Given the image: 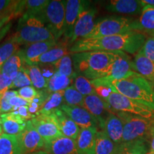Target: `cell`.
Wrapping results in <instances>:
<instances>
[{"instance_id": "43", "label": "cell", "mask_w": 154, "mask_h": 154, "mask_svg": "<svg viewBox=\"0 0 154 154\" xmlns=\"http://www.w3.org/2000/svg\"><path fill=\"white\" fill-rule=\"evenodd\" d=\"M38 65L39 66L40 69H41L42 76L46 79L49 80L56 72L54 66L51 63H41V64Z\"/></svg>"}, {"instance_id": "26", "label": "cell", "mask_w": 154, "mask_h": 154, "mask_svg": "<svg viewBox=\"0 0 154 154\" xmlns=\"http://www.w3.org/2000/svg\"><path fill=\"white\" fill-rule=\"evenodd\" d=\"M24 65V60L21 53V50H19L18 52L11 56L8 60L4 63L0 69V72L13 82L19 71Z\"/></svg>"}, {"instance_id": "11", "label": "cell", "mask_w": 154, "mask_h": 154, "mask_svg": "<svg viewBox=\"0 0 154 154\" xmlns=\"http://www.w3.org/2000/svg\"><path fill=\"white\" fill-rule=\"evenodd\" d=\"M96 13L97 9L95 7H89V5L81 11L74 26L73 35L70 41L71 44L79 39L85 38L86 36L89 34L96 23Z\"/></svg>"}, {"instance_id": "40", "label": "cell", "mask_w": 154, "mask_h": 154, "mask_svg": "<svg viewBox=\"0 0 154 154\" xmlns=\"http://www.w3.org/2000/svg\"><path fill=\"white\" fill-rule=\"evenodd\" d=\"M140 51L147 59L154 63V35L147 36Z\"/></svg>"}, {"instance_id": "46", "label": "cell", "mask_w": 154, "mask_h": 154, "mask_svg": "<svg viewBox=\"0 0 154 154\" xmlns=\"http://www.w3.org/2000/svg\"><path fill=\"white\" fill-rule=\"evenodd\" d=\"M12 17L9 15L8 13L4 11L2 13L0 14V31L2 29L4 26H6V24H9L11 20H12Z\"/></svg>"}, {"instance_id": "35", "label": "cell", "mask_w": 154, "mask_h": 154, "mask_svg": "<svg viewBox=\"0 0 154 154\" xmlns=\"http://www.w3.org/2000/svg\"><path fill=\"white\" fill-rule=\"evenodd\" d=\"M84 96L81 94L74 86H70L63 91V101L71 106L83 107Z\"/></svg>"}, {"instance_id": "45", "label": "cell", "mask_w": 154, "mask_h": 154, "mask_svg": "<svg viewBox=\"0 0 154 154\" xmlns=\"http://www.w3.org/2000/svg\"><path fill=\"white\" fill-rule=\"evenodd\" d=\"M12 112L15 113V114L19 115L21 118H22L26 121L31 120V119L35 118L36 117V115H32L29 113V106L19 107L18 110L12 111Z\"/></svg>"}, {"instance_id": "3", "label": "cell", "mask_w": 154, "mask_h": 154, "mask_svg": "<svg viewBox=\"0 0 154 154\" xmlns=\"http://www.w3.org/2000/svg\"><path fill=\"white\" fill-rule=\"evenodd\" d=\"M113 92L146 106L154 111V88L141 75L135 72L131 76L111 84Z\"/></svg>"}, {"instance_id": "32", "label": "cell", "mask_w": 154, "mask_h": 154, "mask_svg": "<svg viewBox=\"0 0 154 154\" xmlns=\"http://www.w3.org/2000/svg\"><path fill=\"white\" fill-rule=\"evenodd\" d=\"M19 47L20 45L11 36L0 45V69L11 56L18 52Z\"/></svg>"}, {"instance_id": "5", "label": "cell", "mask_w": 154, "mask_h": 154, "mask_svg": "<svg viewBox=\"0 0 154 154\" xmlns=\"http://www.w3.org/2000/svg\"><path fill=\"white\" fill-rule=\"evenodd\" d=\"M114 113L123 122L122 143L139 140L148 141L150 133L154 126V120L119 111H114Z\"/></svg>"}, {"instance_id": "16", "label": "cell", "mask_w": 154, "mask_h": 154, "mask_svg": "<svg viewBox=\"0 0 154 154\" xmlns=\"http://www.w3.org/2000/svg\"><path fill=\"white\" fill-rule=\"evenodd\" d=\"M57 44L56 41H47L26 45L24 49H20L25 64L37 65L38 58L52 49Z\"/></svg>"}, {"instance_id": "8", "label": "cell", "mask_w": 154, "mask_h": 154, "mask_svg": "<svg viewBox=\"0 0 154 154\" xmlns=\"http://www.w3.org/2000/svg\"><path fill=\"white\" fill-rule=\"evenodd\" d=\"M104 101L115 111L131 113L154 120V111L152 109L117 92H111Z\"/></svg>"}, {"instance_id": "1", "label": "cell", "mask_w": 154, "mask_h": 154, "mask_svg": "<svg viewBox=\"0 0 154 154\" xmlns=\"http://www.w3.org/2000/svg\"><path fill=\"white\" fill-rule=\"evenodd\" d=\"M147 36L131 31L126 33L100 38H82L75 42L69 48L70 54L86 51H123L135 54L143 47Z\"/></svg>"}, {"instance_id": "15", "label": "cell", "mask_w": 154, "mask_h": 154, "mask_svg": "<svg viewBox=\"0 0 154 154\" xmlns=\"http://www.w3.org/2000/svg\"><path fill=\"white\" fill-rule=\"evenodd\" d=\"M59 109L62 110L80 128L90 127L99 128V123L88 111L80 106H71L63 103Z\"/></svg>"}, {"instance_id": "42", "label": "cell", "mask_w": 154, "mask_h": 154, "mask_svg": "<svg viewBox=\"0 0 154 154\" xmlns=\"http://www.w3.org/2000/svg\"><path fill=\"white\" fill-rule=\"evenodd\" d=\"M29 102L26 101V100L22 99V98H21L18 95L11 98L10 100H9V104L13 107L12 111H17L19 107L29 106Z\"/></svg>"}, {"instance_id": "4", "label": "cell", "mask_w": 154, "mask_h": 154, "mask_svg": "<svg viewBox=\"0 0 154 154\" xmlns=\"http://www.w3.org/2000/svg\"><path fill=\"white\" fill-rule=\"evenodd\" d=\"M11 37L20 46L41 42L56 41L52 33L41 19L34 15L26 14H24L19 18L16 32Z\"/></svg>"}, {"instance_id": "48", "label": "cell", "mask_w": 154, "mask_h": 154, "mask_svg": "<svg viewBox=\"0 0 154 154\" xmlns=\"http://www.w3.org/2000/svg\"><path fill=\"white\" fill-rule=\"evenodd\" d=\"M11 2V1L10 0H0V14L2 13L9 7Z\"/></svg>"}, {"instance_id": "17", "label": "cell", "mask_w": 154, "mask_h": 154, "mask_svg": "<svg viewBox=\"0 0 154 154\" xmlns=\"http://www.w3.org/2000/svg\"><path fill=\"white\" fill-rule=\"evenodd\" d=\"M98 128H81L76 140L79 154H95L96 136Z\"/></svg>"}, {"instance_id": "7", "label": "cell", "mask_w": 154, "mask_h": 154, "mask_svg": "<svg viewBox=\"0 0 154 154\" xmlns=\"http://www.w3.org/2000/svg\"><path fill=\"white\" fill-rule=\"evenodd\" d=\"M37 17L45 24L56 41L63 35L65 22V1L52 0Z\"/></svg>"}, {"instance_id": "41", "label": "cell", "mask_w": 154, "mask_h": 154, "mask_svg": "<svg viewBox=\"0 0 154 154\" xmlns=\"http://www.w3.org/2000/svg\"><path fill=\"white\" fill-rule=\"evenodd\" d=\"M38 91L34 86H29L22 88L18 91V96L31 103L34 98L37 96Z\"/></svg>"}, {"instance_id": "10", "label": "cell", "mask_w": 154, "mask_h": 154, "mask_svg": "<svg viewBox=\"0 0 154 154\" xmlns=\"http://www.w3.org/2000/svg\"><path fill=\"white\" fill-rule=\"evenodd\" d=\"M22 154H32L44 149L45 142L36 131L30 120L26 121V127L17 136Z\"/></svg>"}, {"instance_id": "19", "label": "cell", "mask_w": 154, "mask_h": 154, "mask_svg": "<svg viewBox=\"0 0 154 154\" xmlns=\"http://www.w3.org/2000/svg\"><path fill=\"white\" fill-rule=\"evenodd\" d=\"M133 31L141 32L146 36L154 35V7L145 5L138 19L132 24Z\"/></svg>"}, {"instance_id": "53", "label": "cell", "mask_w": 154, "mask_h": 154, "mask_svg": "<svg viewBox=\"0 0 154 154\" xmlns=\"http://www.w3.org/2000/svg\"><path fill=\"white\" fill-rule=\"evenodd\" d=\"M2 124H1V119H0V136L3 134L2 133Z\"/></svg>"}, {"instance_id": "25", "label": "cell", "mask_w": 154, "mask_h": 154, "mask_svg": "<svg viewBox=\"0 0 154 154\" xmlns=\"http://www.w3.org/2000/svg\"><path fill=\"white\" fill-rule=\"evenodd\" d=\"M70 43L64 38L57 44L52 49L42 54L38 59V64L41 63H53L61 59L64 56L70 54L69 51V46Z\"/></svg>"}, {"instance_id": "31", "label": "cell", "mask_w": 154, "mask_h": 154, "mask_svg": "<svg viewBox=\"0 0 154 154\" xmlns=\"http://www.w3.org/2000/svg\"><path fill=\"white\" fill-rule=\"evenodd\" d=\"M25 68L32 82V85L38 90L47 89L48 86V81L42 76L41 69L38 65H26L25 64Z\"/></svg>"}, {"instance_id": "51", "label": "cell", "mask_w": 154, "mask_h": 154, "mask_svg": "<svg viewBox=\"0 0 154 154\" xmlns=\"http://www.w3.org/2000/svg\"><path fill=\"white\" fill-rule=\"evenodd\" d=\"M29 106L33 107V108H34V109H38V110H39V109H40L39 104H38V103H34V102H32V101L29 103Z\"/></svg>"}, {"instance_id": "28", "label": "cell", "mask_w": 154, "mask_h": 154, "mask_svg": "<svg viewBox=\"0 0 154 154\" xmlns=\"http://www.w3.org/2000/svg\"><path fill=\"white\" fill-rule=\"evenodd\" d=\"M63 91H60L50 94L40 107L38 114L49 115L56 109H59L63 102Z\"/></svg>"}, {"instance_id": "20", "label": "cell", "mask_w": 154, "mask_h": 154, "mask_svg": "<svg viewBox=\"0 0 154 154\" xmlns=\"http://www.w3.org/2000/svg\"><path fill=\"white\" fill-rule=\"evenodd\" d=\"M143 8L138 0H112L106 6V9L110 12L129 15L141 14Z\"/></svg>"}, {"instance_id": "44", "label": "cell", "mask_w": 154, "mask_h": 154, "mask_svg": "<svg viewBox=\"0 0 154 154\" xmlns=\"http://www.w3.org/2000/svg\"><path fill=\"white\" fill-rule=\"evenodd\" d=\"M12 81L7 78L0 72V98L7 91H9Z\"/></svg>"}, {"instance_id": "23", "label": "cell", "mask_w": 154, "mask_h": 154, "mask_svg": "<svg viewBox=\"0 0 154 154\" xmlns=\"http://www.w3.org/2000/svg\"><path fill=\"white\" fill-rule=\"evenodd\" d=\"M0 119L4 134L17 136L26 127V121L12 111L1 114Z\"/></svg>"}, {"instance_id": "27", "label": "cell", "mask_w": 154, "mask_h": 154, "mask_svg": "<svg viewBox=\"0 0 154 154\" xmlns=\"http://www.w3.org/2000/svg\"><path fill=\"white\" fill-rule=\"evenodd\" d=\"M120 146L113 143L103 130L98 131L96 136L95 154H119Z\"/></svg>"}, {"instance_id": "33", "label": "cell", "mask_w": 154, "mask_h": 154, "mask_svg": "<svg viewBox=\"0 0 154 154\" xmlns=\"http://www.w3.org/2000/svg\"><path fill=\"white\" fill-rule=\"evenodd\" d=\"M147 152L146 141L139 140L129 143H121L119 148V154H146Z\"/></svg>"}, {"instance_id": "54", "label": "cell", "mask_w": 154, "mask_h": 154, "mask_svg": "<svg viewBox=\"0 0 154 154\" xmlns=\"http://www.w3.org/2000/svg\"><path fill=\"white\" fill-rule=\"evenodd\" d=\"M146 154H154V151H149L147 152V153Z\"/></svg>"}, {"instance_id": "9", "label": "cell", "mask_w": 154, "mask_h": 154, "mask_svg": "<svg viewBox=\"0 0 154 154\" xmlns=\"http://www.w3.org/2000/svg\"><path fill=\"white\" fill-rule=\"evenodd\" d=\"M134 72L130 57L125 52H122L111 65L104 77L92 80L91 83L94 88L99 86L111 88V84L113 81L124 79L131 76Z\"/></svg>"}, {"instance_id": "13", "label": "cell", "mask_w": 154, "mask_h": 154, "mask_svg": "<svg viewBox=\"0 0 154 154\" xmlns=\"http://www.w3.org/2000/svg\"><path fill=\"white\" fill-rule=\"evenodd\" d=\"M83 108L95 117L101 130L109 113H114L110 106L96 94L84 96Z\"/></svg>"}, {"instance_id": "34", "label": "cell", "mask_w": 154, "mask_h": 154, "mask_svg": "<svg viewBox=\"0 0 154 154\" xmlns=\"http://www.w3.org/2000/svg\"><path fill=\"white\" fill-rule=\"evenodd\" d=\"M51 64L54 66L56 72H59L61 74L73 79H75L77 76V74L74 72L73 69L72 58L69 54L64 56Z\"/></svg>"}, {"instance_id": "12", "label": "cell", "mask_w": 154, "mask_h": 154, "mask_svg": "<svg viewBox=\"0 0 154 154\" xmlns=\"http://www.w3.org/2000/svg\"><path fill=\"white\" fill-rule=\"evenodd\" d=\"M30 121L45 143L63 136L52 113L49 115L38 114Z\"/></svg>"}, {"instance_id": "24", "label": "cell", "mask_w": 154, "mask_h": 154, "mask_svg": "<svg viewBox=\"0 0 154 154\" xmlns=\"http://www.w3.org/2000/svg\"><path fill=\"white\" fill-rule=\"evenodd\" d=\"M132 69L145 78L154 88V63L147 59L140 49L132 61Z\"/></svg>"}, {"instance_id": "18", "label": "cell", "mask_w": 154, "mask_h": 154, "mask_svg": "<svg viewBox=\"0 0 154 154\" xmlns=\"http://www.w3.org/2000/svg\"><path fill=\"white\" fill-rule=\"evenodd\" d=\"M44 149L50 154H79L76 140L63 136L45 143Z\"/></svg>"}, {"instance_id": "39", "label": "cell", "mask_w": 154, "mask_h": 154, "mask_svg": "<svg viewBox=\"0 0 154 154\" xmlns=\"http://www.w3.org/2000/svg\"><path fill=\"white\" fill-rule=\"evenodd\" d=\"M18 95V91L9 90L0 98V115L12 111L13 107L9 104L11 98Z\"/></svg>"}, {"instance_id": "21", "label": "cell", "mask_w": 154, "mask_h": 154, "mask_svg": "<svg viewBox=\"0 0 154 154\" xmlns=\"http://www.w3.org/2000/svg\"><path fill=\"white\" fill-rule=\"evenodd\" d=\"M51 113L54 117L56 123L63 136L76 140L81 128L75 124L74 121L60 109H56Z\"/></svg>"}, {"instance_id": "38", "label": "cell", "mask_w": 154, "mask_h": 154, "mask_svg": "<svg viewBox=\"0 0 154 154\" xmlns=\"http://www.w3.org/2000/svg\"><path fill=\"white\" fill-rule=\"evenodd\" d=\"M32 85V82L29 79V76L26 72V69L25 68V65L21 69L17 76L13 80L9 88H22L26 86H29Z\"/></svg>"}, {"instance_id": "50", "label": "cell", "mask_w": 154, "mask_h": 154, "mask_svg": "<svg viewBox=\"0 0 154 154\" xmlns=\"http://www.w3.org/2000/svg\"><path fill=\"white\" fill-rule=\"evenodd\" d=\"M140 2L143 7L145 5H151L154 7V0H140Z\"/></svg>"}, {"instance_id": "29", "label": "cell", "mask_w": 154, "mask_h": 154, "mask_svg": "<svg viewBox=\"0 0 154 154\" xmlns=\"http://www.w3.org/2000/svg\"><path fill=\"white\" fill-rule=\"evenodd\" d=\"M0 154H22L17 136L4 133L0 136Z\"/></svg>"}, {"instance_id": "37", "label": "cell", "mask_w": 154, "mask_h": 154, "mask_svg": "<svg viewBox=\"0 0 154 154\" xmlns=\"http://www.w3.org/2000/svg\"><path fill=\"white\" fill-rule=\"evenodd\" d=\"M49 3V1L48 0H27L25 4L24 14L37 17L41 14Z\"/></svg>"}, {"instance_id": "30", "label": "cell", "mask_w": 154, "mask_h": 154, "mask_svg": "<svg viewBox=\"0 0 154 154\" xmlns=\"http://www.w3.org/2000/svg\"><path fill=\"white\" fill-rule=\"evenodd\" d=\"M74 79L70 78L59 72H56L48 81L47 91L50 94L54 92L64 91L74 82Z\"/></svg>"}, {"instance_id": "2", "label": "cell", "mask_w": 154, "mask_h": 154, "mask_svg": "<svg viewBox=\"0 0 154 154\" xmlns=\"http://www.w3.org/2000/svg\"><path fill=\"white\" fill-rule=\"evenodd\" d=\"M123 51H94L72 54L76 74L88 80L104 77L109 67Z\"/></svg>"}, {"instance_id": "22", "label": "cell", "mask_w": 154, "mask_h": 154, "mask_svg": "<svg viewBox=\"0 0 154 154\" xmlns=\"http://www.w3.org/2000/svg\"><path fill=\"white\" fill-rule=\"evenodd\" d=\"M102 130L116 145L120 146L122 143L123 131H124L123 122L114 113L111 112L109 113Z\"/></svg>"}, {"instance_id": "52", "label": "cell", "mask_w": 154, "mask_h": 154, "mask_svg": "<svg viewBox=\"0 0 154 154\" xmlns=\"http://www.w3.org/2000/svg\"><path fill=\"white\" fill-rule=\"evenodd\" d=\"M32 154H50V153L47 151H44V150H39V151L34 152V153H32Z\"/></svg>"}, {"instance_id": "49", "label": "cell", "mask_w": 154, "mask_h": 154, "mask_svg": "<svg viewBox=\"0 0 154 154\" xmlns=\"http://www.w3.org/2000/svg\"><path fill=\"white\" fill-rule=\"evenodd\" d=\"M11 26V23H9L8 24H7L6 26H4L2 29L0 31V40H1L2 38L5 36V34L7 33V32H9V29H10Z\"/></svg>"}, {"instance_id": "36", "label": "cell", "mask_w": 154, "mask_h": 154, "mask_svg": "<svg viewBox=\"0 0 154 154\" xmlns=\"http://www.w3.org/2000/svg\"><path fill=\"white\" fill-rule=\"evenodd\" d=\"M73 86L84 96L96 94L95 88L92 86L91 81L82 75L77 74L74 80V85Z\"/></svg>"}, {"instance_id": "14", "label": "cell", "mask_w": 154, "mask_h": 154, "mask_svg": "<svg viewBox=\"0 0 154 154\" xmlns=\"http://www.w3.org/2000/svg\"><path fill=\"white\" fill-rule=\"evenodd\" d=\"M90 5V2L82 0L65 1V22L63 38L70 43L78 17L83 9Z\"/></svg>"}, {"instance_id": "47", "label": "cell", "mask_w": 154, "mask_h": 154, "mask_svg": "<svg viewBox=\"0 0 154 154\" xmlns=\"http://www.w3.org/2000/svg\"><path fill=\"white\" fill-rule=\"evenodd\" d=\"M148 141L149 142L150 151H154V126L152 128Z\"/></svg>"}, {"instance_id": "6", "label": "cell", "mask_w": 154, "mask_h": 154, "mask_svg": "<svg viewBox=\"0 0 154 154\" xmlns=\"http://www.w3.org/2000/svg\"><path fill=\"white\" fill-rule=\"evenodd\" d=\"M134 19L121 16H111L96 21L93 29L85 38H100L131 32Z\"/></svg>"}]
</instances>
